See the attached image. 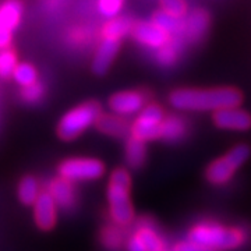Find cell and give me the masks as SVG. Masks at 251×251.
I'll list each match as a JSON object with an SVG mask.
<instances>
[{"instance_id":"484cf974","label":"cell","mask_w":251,"mask_h":251,"mask_svg":"<svg viewBox=\"0 0 251 251\" xmlns=\"http://www.w3.org/2000/svg\"><path fill=\"white\" fill-rule=\"evenodd\" d=\"M125 0H98V11L106 18H115L123 9Z\"/></svg>"},{"instance_id":"52a82bcc","label":"cell","mask_w":251,"mask_h":251,"mask_svg":"<svg viewBox=\"0 0 251 251\" xmlns=\"http://www.w3.org/2000/svg\"><path fill=\"white\" fill-rule=\"evenodd\" d=\"M165 119L163 110L158 105H148L140 112V115L131 127L133 137L141 141H151L159 138L162 120Z\"/></svg>"},{"instance_id":"5b68a950","label":"cell","mask_w":251,"mask_h":251,"mask_svg":"<svg viewBox=\"0 0 251 251\" xmlns=\"http://www.w3.org/2000/svg\"><path fill=\"white\" fill-rule=\"evenodd\" d=\"M250 156V148L244 144L236 145L222 158L214 161L206 169V179L212 184H224L232 179L234 172Z\"/></svg>"},{"instance_id":"e0dca14e","label":"cell","mask_w":251,"mask_h":251,"mask_svg":"<svg viewBox=\"0 0 251 251\" xmlns=\"http://www.w3.org/2000/svg\"><path fill=\"white\" fill-rule=\"evenodd\" d=\"M152 23L163 29L169 36L183 34V29H184V18L175 17L163 10H159L153 14Z\"/></svg>"},{"instance_id":"ffe728a7","label":"cell","mask_w":251,"mask_h":251,"mask_svg":"<svg viewBox=\"0 0 251 251\" xmlns=\"http://www.w3.org/2000/svg\"><path fill=\"white\" fill-rule=\"evenodd\" d=\"M147 159V148L145 143L138 140V138H130L128 143L126 145V161L127 165L133 169L141 168L144 162Z\"/></svg>"},{"instance_id":"1f68e13d","label":"cell","mask_w":251,"mask_h":251,"mask_svg":"<svg viewBox=\"0 0 251 251\" xmlns=\"http://www.w3.org/2000/svg\"><path fill=\"white\" fill-rule=\"evenodd\" d=\"M127 247H128V251H145L143 243H141V240L137 237V234H134V236L128 240Z\"/></svg>"},{"instance_id":"9c48e42d","label":"cell","mask_w":251,"mask_h":251,"mask_svg":"<svg viewBox=\"0 0 251 251\" xmlns=\"http://www.w3.org/2000/svg\"><path fill=\"white\" fill-rule=\"evenodd\" d=\"M131 35L138 44L152 49H161L171 39V36L152 21H140L134 24L131 28Z\"/></svg>"},{"instance_id":"4fadbf2b","label":"cell","mask_w":251,"mask_h":251,"mask_svg":"<svg viewBox=\"0 0 251 251\" xmlns=\"http://www.w3.org/2000/svg\"><path fill=\"white\" fill-rule=\"evenodd\" d=\"M184 18V29L183 35L187 38L190 42H198L202 36L205 35L209 27V16L208 13L201 9H196L186 14Z\"/></svg>"},{"instance_id":"6da1fadb","label":"cell","mask_w":251,"mask_h":251,"mask_svg":"<svg viewBox=\"0 0 251 251\" xmlns=\"http://www.w3.org/2000/svg\"><path fill=\"white\" fill-rule=\"evenodd\" d=\"M242 94L234 88H214V90H193L181 88L173 91L169 102L179 110H219L224 108H237L242 103Z\"/></svg>"},{"instance_id":"5bb4252c","label":"cell","mask_w":251,"mask_h":251,"mask_svg":"<svg viewBox=\"0 0 251 251\" xmlns=\"http://www.w3.org/2000/svg\"><path fill=\"white\" fill-rule=\"evenodd\" d=\"M35 222L42 230L52 229L56 224V204L52 196L46 191L41 193L36 198L35 204Z\"/></svg>"},{"instance_id":"d4e9b609","label":"cell","mask_w":251,"mask_h":251,"mask_svg":"<svg viewBox=\"0 0 251 251\" xmlns=\"http://www.w3.org/2000/svg\"><path fill=\"white\" fill-rule=\"evenodd\" d=\"M17 67V57L9 49H3L0 52V77L9 78Z\"/></svg>"},{"instance_id":"d6986e66","label":"cell","mask_w":251,"mask_h":251,"mask_svg":"<svg viewBox=\"0 0 251 251\" xmlns=\"http://www.w3.org/2000/svg\"><path fill=\"white\" fill-rule=\"evenodd\" d=\"M133 21L130 17H115L110 18L108 23L105 24V27L102 29V35L103 38H109V39H117L120 41L125 35L128 32H131L133 28Z\"/></svg>"},{"instance_id":"2e32d148","label":"cell","mask_w":251,"mask_h":251,"mask_svg":"<svg viewBox=\"0 0 251 251\" xmlns=\"http://www.w3.org/2000/svg\"><path fill=\"white\" fill-rule=\"evenodd\" d=\"M95 125L102 133L113 135V137H123L128 133V125L123 116H117V115L99 116Z\"/></svg>"},{"instance_id":"4316f807","label":"cell","mask_w":251,"mask_h":251,"mask_svg":"<svg viewBox=\"0 0 251 251\" xmlns=\"http://www.w3.org/2000/svg\"><path fill=\"white\" fill-rule=\"evenodd\" d=\"M161 6L163 11L175 17L184 18L187 14V4L184 0H161Z\"/></svg>"},{"instance_id":"83f0119b","label":"cell","mask_w":251,"mask_h":251,"mask_svg":"<svg viewBox=\"0 0 251 251\" xmlns=\"http://www.w3.org/2000/svg\"><path fill=\"white\" fill-rule=\"evenodd\" d=\"M122 240H123V234L116 227H106L102 233V242L110 250L119 249L122 246Z\"/></svg>"},{"instance_id":"9a60e30c","label":"cell","mask_w":251,"mask_h":251,"mask_svg":"<svg viewBox=\"0 0 251 251\" xmlns=\"http://www.w3.org/2000/svg\"><path fill=\"white\" fill-rule=\"evenodd\" d=\"M23 14V4L20 0H6L0 4V25L11 32L18 27Z\"/></svg>"},{"instance_id":"3957f363","label":"cell","mask_w":251,"mask_h":251,"mask_svg":"<svg viewBox=\"0 0 251 251\" xmlns=\"http://www.w3.org/2000/svg\"><path fill=\"white\" fill-rule=\"evenodd\" d=\"M190 242L216 251L230 250L242 246L244 234L233 227H225L216 224H200L190 232Z\"/></svg>"},{"instance_id":"cb8c5ba5","label":"cell","mask_w":251,"mask_h":251,"mask_svg":"<svg viewBox=\"0 0 251 251\" xmlns=\"http://www.w3.org/2000/svg\"><path fill=\"white\" fill-rule=\"evenodd\" d=\"M13 77L21 87H28V85L36 82L38 74H36L34 66H31L28 63H21V64H17L16 70L13 73Z\"/></svg>"},{"instance_id":"277c9868","label":"cell","mask_w":251,"mask_h":251,"mask_svg":"<svg viewBox=\"0 0 251 251\" xmlns=\"http://www.w3.org/2000/svg\"><path fill=\"white\" fill-rule=\"evenodd\" d=\"M100 116V108L97 102H87L67 112L59 123L57 133L60 138L70 141L84 133L90 126L95 125Z\"/></svg>"},{"instance_id":"ba28073f","label":"cell","mask_w":251,"mask_h":251,"mask_svg":"<svg viewBox=\"0 0 251 251\" xmlns=\"http://www.w3.org/2000/svg\"><path fill=\"white\" fill-rule=\"evenodd\" d=\"M147 97L140 91L117 92L109 99V106L117 116H130L145 108Z\"/></svg>"},{"instance_id":"f1b7e54d","label":"cell","mask_w":251,"mask_h":251,"mask_svg":"<svg viewBox=\"0 0 251 251\" xmlns=\"http://www.w3.org/2000/svg\"><path fill=\"white\" fill-rule=\"evenodd\" d=\"M44 85L39 84V82H34L28 87H24L23 91V99L27 102V103H36L39 102L42 97H44Z\"/></svg>"},{"instance_id":"8992f818","label":"cell","mask_w":251,"mask_h":251,"mask_svg":"<svg viewBox=\"0 0 251 251\" xmlns=\"http://www.w3.org/2000/svg\"><path fill=\"white\" fill-rule=\"evenodd\" d=\"M105 172L103 163L92 158H72L60 163L59 175L69 181L99 179Z\"/></svg>"},{"instance_id":"7402d4cb","label":"cell","mask_w":251,"mask_h":251,"mask_svg":"<svg viewBox=\"0 0 251 251\" xmlns=\"http://www.w3.org/2000/svg\"><path fill=\"white\" fill-rule=\"evenodd\" d=\"M180 54V44L179 41L175 39H169V42L165 46H162L161 49L156 53V60L159 62V64L168 67V66H173L175 63L177 62Z\"/></svg>"},{"instance_id":"7c38bea8","label":"cell","mask_w":251,"mask_h":251,"mask_svg":"<svg viewBox=\"0 0 251 251\" xmlns=\"http://www.w3.org/2000/svg\"><path fill=\"white\" fill-rule=\"evenodd\" d=\"M120 48V41L117 39H109L103 38V41L99 44L97 53L94 56V62H92V70L97 73L98 75H102L108 72L109 67L112 66V63L116 57L117 52Z\"/></svg>"},{"instance_id":"603a6c76","label":"cell","mask_w":251,"mask_h":251,"mask_svg":"<svg viewBox=\"0 0 251 251\" xmlns=\"http://www.w3.org/2000/svg\"><path fill=\"white\" fill-rule=\"evenodd\" d=\"M137 237L141 240L145 251H162L163 250V243L161 237L153 232L150 226H143L138 229Z\"/></svg>"},{"instance_id":"7a4b0ae2","label":"cell","mask_w":251,"mask_h":251,"mask_svg":"<svg viewBox=\"0 0 251 251\" xmlns=\"http://www.w3.org/2000/svg\"><path fill=\"white\" fill-rule=\"evenodd\" d=\"M131 179L125 169H116L112 173L108 186V201L110 215L115 224L127 226L133 222L134 211L130 201Z\"/></svg>"},{"instance_id":"44dd1931","label":"cell","mask_w":251,"mask_h":251,"mask_svg":"<svg viewBox=\"0 0 251 251\" xmlns=\"http://www.w3.org/2000/svg\"><path fill=\"white\" fill-rule=\"evenodd\" d=\"M41 194V188L38 184V180L32 176H25L20 181L18 186V197L20 201L25 205H34L36 198Z\"/></svg>"},{"instance_id":"4dcf8cb0","label":"cell","mask_w":251,"mask_h":251,"mask_svg":"<svg viewBox=\"0 0 251 251\" xmlns=\"http://www.w3.org/2000/svg\"><path fill=\"white\" fill-rule=\"evenodd\" d=\"M11 42V31L0 25V49H7Z\"/></svg>"},{"instance_id":"ac0fdd59","label":"cell","mask_w":251,"mask_h":251,"mask_svg":"<svg viewBox=\"0 0 251 251\" xmlns=\"http://www.w3.org/2000/svg\"><path fill=\"white\" fill-rule=\"evenodd\" d=\"M186 123L177 116H169L163 119L159 130V138L166 141H177L186 134Z\"/></svg>"},{"instance_id":"f546056e","label":"cell","mask_w":251,"mask_h":251,"mask_svg":"<svg viewBox=\"0 0 251 251\" xmlns=\"http://www.w3.org/2000/svg\"><path fill=\"white\" fill-rule=\"evenodd\" d=\"M173 251H216L212 249H208L204 246H200L197 243L193 242H180L175 246Z\"/></svg>"},{"instance_id":"8fae6325","label":"cell","mask_w":251,"mask_h":251,"mask_svg":"<svg viewBox=\"0 0 251 251\" xmlns=\"http://www.w3.org/2000/svg\"><path fill=\"white\" fill-rule=\"evenodd\" d=\"M48 193L52 196L56 206H59L63 211H70L77 204L75 190L73 187L72 181L59 177L50 181Z\"/></svg>"},{"instance_id":"30bf717a","label":"cell","mask_w":251,"mask_h":251,"mask_svg":"<svg viewBox=\"0 0 251 251\" xmlns=\"http://www.w3.org/2000/svg\"><path fill=\"white\" fill-rule=\"evenodd\" d=\"M214 122L225 130L244 131L251 127V116L239 108H224L214 113Z\"/></svg>"}]
</instances>
